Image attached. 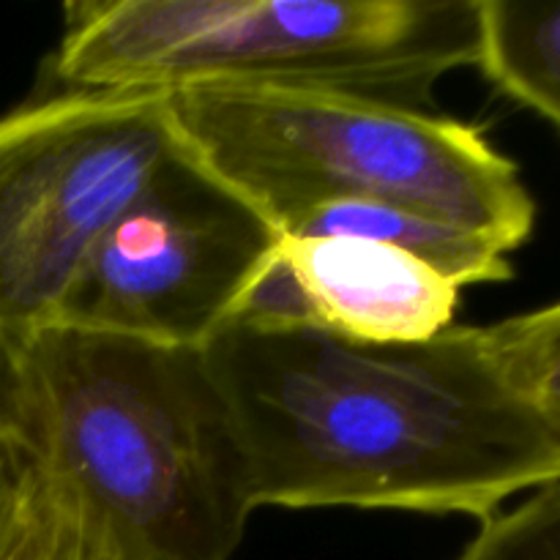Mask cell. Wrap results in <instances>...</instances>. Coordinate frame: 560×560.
I'll return each mask as SVG.
<instances>
[{"mask_svg": "<svg viewBox=\"0 0 560 560\" xmlns=\"http://www.w3.org/2000/svg\"><path fill=\"white\" fill-rule=\"evenodd\" d=\"M191 156L277 233L326 206H388L512 255L534 233L520 167L463 120L364 93L208 82L170 93Z\"/></svg>", "mask_w": 560, "mask_h": 560, "instance_id": "3957f363", "label": "cell"}, {"mask_svg": "<svg viewBox=\"0 0 560 560\" xmlns=\"http://www.w3.org/2000/svg\"><path fill=\"white\" fill-rule=\"evenodd\" d=\"M457 306V284L394 244L359 235H279L233 320L399 345L452 328Z\"/></svg>", "mask_w": 560, "mask_h": 560, "instance_id": "52a82bcc", "label": "cell"}, {"mask_svg": "<svg viewBox=\"0 0 560 560\" xmlns=\"http://www.w3.org/2000/svg\"><path fill=\"white\" fill-rule=\"evenodd\" d=\"M178 145L164 91H60L0 115V342L58 323L98 235Z\"/></svg>", "mask_w": 560, "mask_h": 560, "instance_id": "5b68a950", "label": "cell"}, {"mask_svg": "<svg viewBox=\"0 0 560 560\" xmlns=\"http://www.w3.org/2000/svg\"><path fill=\"white\" fill-rule=\"evenodd\" d=\"M479 69L560 135V3L479 0Z\"/></svg>", "mask_w": 560, "mask_h": 560, "instance_id": "9c48e42d", "label": "cell"}, {"mask_svg": "<svg viewBox=\"0 0 560 560\" xmlns=\"http://www.w3.org/2000/svg\"><path fill=\"white\" fill-rule=\"evenodd\" d=\"M487 331L509 383L560 452V301L487 326Z\"/></svg>", "mask_w": 560, "mask_h": 560, "instance_id": "30bf717a", "label": "cell"}, {"mask_svg": "<svg viewBox=\"0 0 560 560\" xmlns=\"http://www.w3.org/2000/svg\"><path fill=\"white\" fill-rule=\"evenodd\" d=\"M279 233L180 142L98 235L55 326L202 350Z\"/></svg>", "mask_w": 560, "mask_h": 560, "instance_id": "8992f818", "label": "cell"}, {"mask_svg": "<svg viewBox=\"0 0 560 560\" xmlns=\"http://www.w3.org/2000/svg\"><path fill=\"white\" fill-rule=\"evenodd\" d=\"M0 419L102 560H230L257 512L202 350L71 326L0 342Z\"/></svg>", "mask_w": 560, "mask_h": 560, "instance_id": "7a4b0ae2", "label": "cell"}, {"mask_svg": "<svg viewBox=\"0 0 560 560\" xmlns=\"http://www.w3.org/2000/svg\"><path fill=\"white\" fill-rule=\"evenodd\" d=\"M0 560H102L69 498L33 463L0 536Z\"/></svg>", "mask_w": 560, "mask_h": 560, "instance_id": "8fae6325", "label": "cell"}, {"mask_svg": "<svg viewBox=\"0 0 560 560\" xmlns=\"http://www.w3.org/2000/svg\"><path fill=\"white\" fill-rule=\"evenodd\" d=\"M63 16V91L262 82L416 107L481 42L479 0H77Z\"/></svg>", "mask_w": 560, "mask_h": 560, "instance_id": "277c9868", "label": "cell"}, {"mask_svg": "<svg viewBox=\"0 0 560 560\" xmlns=\"http://www.w3.org/2000/svg\"><path fill=\"white\" fill-rule=\"evenodd\" d=\"M27 468H31V454H27L25 443L0 419V536L9 525L11 512H14Z\"/></svg>", "mask_w": 560, "mask_h": 560, "instance_id": "4fadbf2b", "label": "cell"}, {"mask_svg": "<svg viewBox=\"0 0 560 560\" xmlns=\"http://www.w3.org/2000/svg\"><path fill=\"white\" fill-rule=\"evenodd\" d=\"M457 560H560V481L530 501L481 523Z\"/></svg>", "mask_w": 560, "mask_h": 560, "instance_id": "7c38bea8", "label": "cell"}, {"mask_svg": "<svg viewBox=\"0 0 560 560\" xmlns=\"http://www.w3.org/2000/svg\"><path fill=\"white\" fill-rule=\"evenodd\" d=\"M282 235H359L394 244L435 268L459 290L468 284L506 282L514 277L509 252L492 241L388 206L317 208Z\"/></svg>", "mask_w": 560, "mask_h": 560, "instance_id": "ba28073f", "label": "cell"}, {"mask_svg": "<svg viewBox=\"0 0 560 560\" xmlns=\"http://www.w3.org/2000/svg\"><path fill=\"white\" fill-rule=\"evenodd\" d=\"M255 506L468 514L560 481V452L487 328L375 345L230 320L202 348Z\"/></svg>", "mask_w": 560, "mask_h": 560, "instance_id": "6da1fadb", "label": "cell"}]
</instances>
